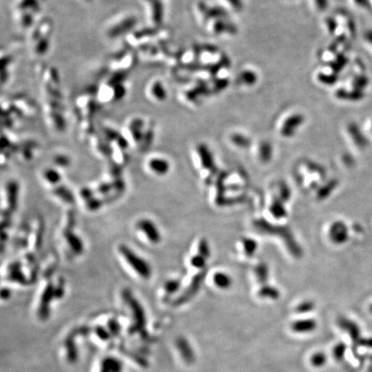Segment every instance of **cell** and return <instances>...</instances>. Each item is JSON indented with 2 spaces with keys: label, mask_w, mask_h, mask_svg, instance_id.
I'll return each instance as SVG.
<instances>
[{
  "label": "cell",
  "mask_w": 372,
  "mask_h": 372,
  "mask_svg": "<svg viewBox=\"0 0 372 372\" xmlns=\"http://www.w3.org/2000/svg\"><path fill=\"white\" fill-rule=\"evenodd\" d=\"M146 1L150 5L152 22L154 23V25L157 26L161 25L163 21V13H164L161 1L160 0H146Z\"/></svg>",
  "instance_id": "8992f818"
},
{
  "label": "cell",
  "mask_w": 372,
  "mask_h": 372,
  "mask_svg": "<svg viewBox=\"0 0 372 372\" xmlns=\"http://www.w3.org/2000/svg\"><path fill=\"white\" fill-rule=\"evenodd\" d=\"M55 297L54 287L52 284L47 285L44 289V292L42 293V302H41V312H47L46 309H48V306L50 305L52 299Z\"/></svg>",
  "instance_id": "7c38bea8"
},
{
  "label": "cell",
  "mask_w": 372,
  "mask_h": 372,
  "mask_svg": "<svg viewBox=\"0 0 372 372\" xmlns=\"http://www.w3.org/2000/svg\"><path fill=\"white\" fill-rule=\"evenodd\" d=\"M114 189L112 184H104L99 187V191L101 193L107 194Z\"/></svg>",
  "instance_id": "cb8c5ba5"
},
{
  "label": "cell",
  "mask_w": 372,
  "mask_h": 372,
  "mask_svg": "<svg viewBox=\"0 0 372 372\" xmlns=\"http://www.w3.org/2000/svg\"><path fill=\"white\" fill-rule=\"evenodd\" d=\"M65 238L71 250L76 254H81L84 251V244L79 237L73 232L68 230L65 232Z\"/></svg>",
  "instance_id": "30bf717a"
},
{
  "label": "cell",
  "mask_w": 372,
  "mask_h": 372,
  "mask_svg": "<svg viewBox=\"0 0 372 372\" xmlns=\"http://www.w3.org/2000/svg\"><path fill=\"white\" fill-rule=\"evenodd\" d=\"M148 167L157 175H165L170 170L169 162L161 158H153L148 161Z\"/></svg>",
  "instance_id": "52a82bcc"
},
{
  "label": "cell",
  "mask_w": 372,
  "mask_h": 372,
  "mask_svg": "<svg viewBox=\"0 0 372 372\" xmlns=\"http://www.w3.org/2000/svg\"><path fill=\"white\" fill-rule=\"evenodd\" d=\"M214 281H215L216 285H218L220 288H227L231 285L230 278L223 273L216 274L215 277H214Z\"/></svg>",
  "instance_id": "ac0fdd59"
},
{
  "label": "cell",
  "mask_w": 372,
  "mask_h": 372,
  "mask_svg": "<svg viewBox=\"0 0 372 372\" xmlns=\"http://www.w3.org/2000/svg\"><path fill=\"white\" fill-rule=\"evenodd\" d=\"M313 308V304L310 302H306L304 304H302L298 307V311L301 313L309 312L311 311V309Z\"/></svg>",
  "instance_id": "4316f807"
},
{
  "label": "cell",
  "mask_w": 372,
  "mask_h": 372,
  "mask_svg": "<svg viewBox=\"0 0 372 372\" xmlns=\"http://www.w3.org/2000/svg\"><path fill=\"white\" fill-rule=\"evenodd\" d=\"M44 178L51 185H57L60 182L61 176L55 169L49 168L44 172Z\"/></svg>",
  "instance_id": "2e32d148"
},
{
  "label": "cell",
  "mask_w": 372,
  "mask_h": 372,
  "mask_svg": "<svg viewBox=\"0 0 372 372\" xmlns=\"http://www.w3.org/2000/svg\"><path fill=\"white\" fill-rule=\"evenodd\" d=\"M1 295H2V298L7 299L11 296V292L9 291V289L4 288L1 292Z\"/></svg>",
  "instance_id": "f1b7e54d"
},
{
  "label": "cell",
  "mask_w": 372,
  "mask_h": 372,
  "mask_svg": "<svg viewBox=\"0 0 372 372\" xmlns=\"http://www.w3.org/2000/svg\"><path fill=\"white\" fill-rule=\"evenodd\" d=\"M204 262V259L201 256L194 257L193 259L191 260V265L195 267L203 266Z\"/></svg>",
  "instance_id": "83f0119b"
},
{
  "label": "cell",
  "mask_w": 372,
  "mask_h": 372,
  "mask_svg": "<svg viewBox=\"0 0 372 372\" xmlns=\"http://www.w3.org/2000/svg\"><path fill=\"white\" fill-rule=\"evenodd\" d=\"M340 326L343 330L350 334L351 339L354 341H358L360 336V329L356 323L352 322L347 319H340Z\"/></svg>",
  "instance_id": "8fae6325"
},
{
  "label": "cell",
  "mask_w": 372,
  "mask_h": 372,
  "mask_svg": "<svg viewBox=\"0 0 372 372\" xmlns=\"http://www.w3.org/2000/svg\"><path fill=\"white\" fill-rule=\"evenodd\" d=\"M54 193L56 194L57 196L60 197L62 200L66 201L67 203L72 204L74 202V195L65 186H60L56 188L54 190Z\"/></svg>",
  "instance_id": "9a60e30c"
},
{
  "label": "cell",
  "mask_w": 372,
  "mask_h": 372,
  "mask_svg": "<svg viewBox=\"0 0 372 372\" xmlns=\"http://www.w3.org/2000/svg\"><path fill=\"white\" fill-rule=\"evenodd\" d=\"M372 372V366H371V367L367 370V372Z\"/></svg>",
  "instance_id": "4dcf8cb0"
},
{
  "label": "cell",
  "mask_w": 372,
  "mask_h": 372,
  "mask_svg": "<svg viewBox=\"0 0 372 372\" xmlns=\"http://www.w3.org/2000/svg\"><path fill=\"white\" fill-rule=\"evenodd\" d=\"M304 118L300 114H293L289 116L282 125L281 133L284 136H292L295 133V130L302 125Z\"/></svg>",
  "instance_id": "3957f363"
},
{
  "label": "cell",
  "mask_w": 372,
  "mask_h": 372,
  "mask_svg": "<svg viewBox=\"0 0 372 372\" xmlns=\"http://www.w3.org/2000/svg\"><path fill=\"white\" fill-rule=\"evenodd\" d=\"M316 8L319 11H325L327 8V0H315Z\"/></svg>",
  "instance_id": "603a6c76"
},
{
  "label": "cell",
  "mask_w": 372,
  "mask_h": 372,
  "mask_svg": "<svg viewBox=\"0 0 372 372\" xmlns=\"http://www.w3.org/2000/svg\"><path fill=\"white\" fill-rule=\"evenodd\" d=\"M135 24H136L135 18L132 17L126 18L118 24H116L112 28H109L108 35L112 38L118 37L120 35H123L124 33L130 30L135 25Z\"/></svg>",
  "instance_id": "5b68a950"
},
{
  "label": "cell",
  "mask_w": 372,
  "mask_h": 372,
  "mask_svg": "<svg viewBox=\"0 0 372 372\" xmlns=\"http://www.w3.org/2000/svg\"><path fill=\"white\" fill-rule=\"evenodd\" d=\"M80 195L81 197H83L86 201L93 198V192H92V190L87 189V188H84V189L81 190Z\"/></svg>",
  "instance_id": "d4e9b609"
},
{
  "label": "cell",
  "mask_w": 372,
  "mask_h": 372,
  "mask_svg": "<svg viewBox=\"0 0 372 372\" xmlns=\"http://www.w3.org/2000/svg\"><path fill=\"white\" fill-rule=\"evenodd\" d=\"M7 191L8 207L11 211H15L18 208V191L19 186L15 181H11L6 186Z\"/></svg>",
  "instance_id": "9c48e42d"
},
{
  "label": "cell",
  "mask_w": 372,
  "mask_h": 372,
  "mask_svg": "<svg viewBox=\"0 0 372 372\" xmlns=\"http://www.w3.org/2000/svg\"><path fill=\"white\" fill-rule=\"evenodd\" d=\"M137 228L144 234L147 239L154 245H157L161 240V236L156 225L149 219H141L137 222Z\"/></svg>",
  "instance_id": "7a4b0ae2"
},
{
  "label": "cell",
  "mask_w": 372,
  "mask_h": 372,
  "mask_svg": "<svg viewBox=\"0 0 372 372\" xmlns=\"http://www.w3.org/2000/svg\"><path fill=\"white\" fill-rule=\"evenodd\" d=\"M149 95L156 102H163L167 98L166 89L160 81L153 82L149 86Z\"/></svg>",
  "instance_id": "ba28073f"
},
{
  "label": "cell",
  "mask_w": 372,
  "mask_h": 372,
  "mask_svg": "<svg viewBox=\"0 0 372 372\" xmlns=\"http://www.w3.org/2000/svg\"><path fill=\"white\" fill-rule=\"evenodd\" d=\"M346 345L344 343H338L334 347L333 350V355H334V358L336 361L340 362L342 361L344 359L345 355V351H346Z\"/></svg>",
  "instance_id": "e0dca14e"
},
{
  "label": "cell",
  "mask_w": 372,
  "mask_h": 372,
  "mask_svg": "<svg viewBox=\"0 0 372 372\" xmlns=\"http://www.w3.org/2000/svg\"><path fill=\"white\" fill-rule=\"evenodd\" d=\"M54 163H56L57 165H60V166H67L70 163L69 159L64 156V155H59L57 156L56 158L54 159Z\"/></svg>",
  "instance_id": "7402d4cb"
},
{
  "label": "cell",
  "mask_w": 372,
  "mask_h": 372,
  "mask_svg": "<svg viewBox=\"0 0 372 372\" xmlns=\"http://www.w3.org/2000/svg\"><path fill=\"white\" fill-rule=\"evenodd\" d=\"M358 344L365 346V347L372 348V338L367 339H359L358 341Z\"/></svg>",
  "instance_id": "484cf974"
},
{
  "label": "cell",
  "mask_w": 372,
  "mask_h": 372,
  "mask_svg": "<svg viewBox=\"0 0 372 372\" xmlns=\"http://www.w3.org/2000/svg\"><path fill=\"white\" fill-rule=\"evenodd\" d=\"M318 324L316 319H301L293 321L291 326L292 330L298 334H309L316 330Z\"/></svg>",
  "instance_id": "277c9868"
},
{
  "label": "cell",
  "mask_w": 372,
  "mask_h": 372,
  "mask_svg": "<svg viewBox=\"0 0 372 372\" xmlns=\"http://www.w3.org/2000/svg\"><path fill=\"white\" fill-rule=\"evenodd\" d=\"M9 277L12 281L18 282L19 284H25L27 280L25 278V275L22 273L20 270V266L18 263H14L11 265L9 268Z\"/></svg>",
  "instance_id": "5bb4252c"
},
{
  "label": "cell",
  "mask_w": 372,
  "mask_h": 372,
  "mask_svg": "<svg viewBox=\"0 0 372 372\" xmlns=\"http://www.w3.org/2000/svg\"><path fill=\"white\" fill-rule=\"evenodd\" d=\"M327 359H328L327 355L323 351H319L311 355V357L309 358V362L314 368L321 369L327 364Z\"/></svg>",
  "instance_id": "4fadbf2b"
},
{
  "label": "cell",
  "mask_w": 372,
  "mask_h": 372,
  "mask_svg": "<svg viewBox=\"0 0 372 372\" xmlns=\"http://www.w3.org/2000/svg\"><path fill=\"white\" fill-rule=\"evenodd\" d=\"M86 205L87 208L91 211H98L99 209L102 206V201L99 200V199H96V198H91L90 200L86 201Z\"/></svg>",
  "instance_id": "ffe728a7"
},
{
  "label": "cell",
  "mask_w": 372,
  "mask_h": 372,
  "mask_svg": "<svg viewBox=\"0 0 372 372\" xmlns=\"http://www.w3.org/2000/svg\"><path fill=\"white\" fill-rule=\"evenodd\" d=\"M179 285H180V284H179V281H177V280H170V281L166 282V284L165 285V291L172 294V293H174V292L178 291V289L179 288Z\"/></svg>",
  "instance_id": "44dd1931"
},
{
  "label": "cell",
  "mask_w": 372,
  "mask_h": 372,
  "mask_svg": "<svg viewBox=\"0 0 372 372\" xmlns=\"http://www.w3.org/2000/svg\"><path fill=\"white\" fill-rule=\"evenodd\" d=\"M241 80L245 82L244 84H253V83L256 81V75H254V74L252 73V72H250V71H248V72H245V73H243V74L240 75V80Z\"/></svg>",
  "instance_id": "d6986e66"
},
{
  "label": "cell",
  "mask_w": 372,
  "mask_h": 372,
  "mask_svg": "<svg viewBox=\"0 0 372 372\" xmlns=\"http://www.w3.org/2000/svg\"><path fill=\"white\" fill-rule=\"evenodd\" d=\"M229 2H230L233 5L236 6V7H239V0H229Z\"/></svg>",
  "instance_id": "f546056e"
},
{
  "label": "cell",
  "mask_w": 372,
  "mask_h": 372,
  "mask_svg": "<svg viewBox=\"0 0 372 372\" xmlns=\"http://www.w3.org/2000/svg\"><path fill=\"white\" fill-rule=\"evenodd\" d=\"M119 253L127 264L132 268V270L135 271L141 278L149 279L151 277L152 269L149 264L136 253H134L129 246L121 245L119 246Z\"/></svg>",
  "instance_id": "6da1fadb"
}]
</instances>
